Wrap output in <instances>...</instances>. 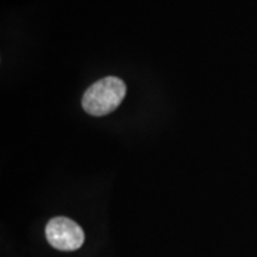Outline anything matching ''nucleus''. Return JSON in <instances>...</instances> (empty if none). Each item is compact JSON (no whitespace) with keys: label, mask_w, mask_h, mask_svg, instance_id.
I'll use <instances>...</instances> for the list:
<instances>
[{"label":"nucleus","mask_w":257,"mask_h":257,"mask_svg":"<svg viewBox=\"0 0 257 257\" xmlns=\"http://www.w3.org/2000/svg\"><path fill=\"white\" fill-rule=\"evenodd\" d=\"M124 96H126L124 82L119 77L107 76L93 83L84 92L82 106L84 111L89 113L90 116L101 117L116 110L124 99Z\"/></svg>","instance_id":"f257e3e1"},{"label":"nucleus","mask_w":257,"mask_h":257,"mask_svg":"<svg viewBox=\"0 0 257 257\" xmlns=\"http://www.w3.org/2000/svg\"><path fill=\"white\" fill-rule=\"evenodd\" d=\"M46 237L50 246L62 251H73L82 247L84 233L82 227L67 217H55L47 223Z\"/></svg>","instance_id":"f03ea898"}]
</instances>
